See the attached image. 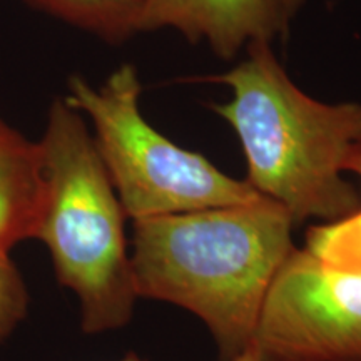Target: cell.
<instances>
[{"instance_id":"6da1fadb","label":"cell","mask_w":361,"mask_h":361,"mask_svg":"<svg viewBox=\"0 0 361 361\" xmlns=\"http://www.w3.org/2000/svg\"><path fill=\"white\" fill-rule=\"evenodd\" d=\"M293 228L288 211L264 196L135 219V295L197 316L229 361L252 340L271 283L296 247Z\"/></svg>"},{"instance_id":"7a4b0ae2","label":"cell","mask_w":361,"mask_h":361,"mask_svg":"<svg viewBox=\"0 0 361 361\" xmlns=\"http://www.w3.org/2000/svg\"><path fill=\"white\" fill-rule=\"evenodd\" d=\"M206 80L231 89V99L213 109L239 137L252 189L283 206L295 224L333 223L360 209V192L343 174L361 139V104L310 97L269 42L250 44L245 61Z\"/></svg>"},{"instance_id":"3957f363","label":"cell","mask_w":361,"mask_h":361,"mask_svg":"<svg viewBox=\"0 0 361 361\" xmlns=\"http://www.w3.org/2000/svg\"><path fill=\"white\" fill-rule=\"evenodd\" d=\"M45 197L35 238L74 293L85 335L124 328L135 301L123 206L84 116L56 99L39 141Z\"/></svg>"},{"instance_id":"277c9868","label":"cell","mask_w":361,"mask_h":361,"mask_svg":"<svg viewBox=\"0 0 361 361\" xmlns=\"http://www.w3.org/2000/svg\"><path fill=\"white\" fill-rule=\"evenodd\" d=\"M141 82L130 64L101 87L71 78L66 101L94 128V141L124 213L133 221L246 204L261 194L204 156L178 146L144 119Z\"/></svg>"},{"instance_id":"5b68a950","label":"cell","mask_w":361,"mask_h":361,"mask_svg":"<svg viewBox=\"0 0 361 361\" xmlns=\"http://www.w3.org/2000/svg\"><path fill=\"white\" fill-rule=\"evenodd\" d=\"M261 361H361V276L295 247L251 340Z\"/></svg>"},{"instance_id":"8992f818","label":"cell","mask_w":361,"mask_h":361,"mask_svg":"<svg viewBox=\"0 0 361 361\" xmlns=\"http://www.w3.org/2000/svg\"><path fill=\"white\" fill-rule=\"evenodd\" d=\"M290 19L284 0H142L135 32L174 29L231 59L245 45L284 34Z\"/></svg>"},{"instance_id":"52a82bcc","label":"cell","mask_w":361,"mask_h":361,"mask_svg":"<svg viewBox=\"0 0 361 361\" xmlns=\"http://www.w3.org/2000/svg\"><path fill=\"white\" fill-rule=\"evenodd\" d=\"M44 197L39 142L0 119V251L35 238Z\"/></svg>"},{"instance_id":"ba28073f","label":"cell","mask_w":361,"mask_h":361,"mask_svg":"<svg viewBox=\"0 0 361 361\" xmlns=\"http://www.w3.org/2000/svg\"><path fill=\"white\" fill-rule=\"evenodd\" d=\"M52 17L79 27L109 42H119L135 32L137 0H25Z\"/></svg>"},{"instance_id":"9c48e42d","label":"cell","mask_w":361,"mask_h":361,"mask_svg":"<svg viewBox=\"0 0 361 361\" xmlns=\"http://www.w3.org/2000/svg\"><path fill=\"white\" fill-rule=\"evenodd\" d=\"M348 171L361 179V139L346 162ZM305 247L331 268L361 276V206L343 219L311 226Z\"/></svg>"},{"instance_id":"30bf717a","label":"cell","mask_w":361,"mask_h":361,"mask_svg":"<svg viewBox=\"0 0 361 361\" xmlns=\"http://www.w3.org/2000/svg\"><path fill=\"white\" fill-rule=\"evenodd\" d=\"M29 291L11 252L0 251V343L13 335L29 313Z\"/></svg>"},{"instance_id":"8fae6325","label":"cell","mask_w":361,"mask_h":361,"mask_svg":"<svg viewBox=\"0 0 361 361\" xmlns=\"http://www.w3.org/2000/svg\"><path fill=\"white\" fill-rule=\"evenodd\" d=\"M229 361H261L258 353H256V350L252 348V345L250 343V345L246 346L245 350L241 351L238 356H234V358H231Z\"/></svg>"},{"instance_id":"7c38bea8","label":"cell","mask_w":361,"mask_h":361,"mask_svg":"<svg viewBox=\"0 0 361 361\" xmlns=\"http://www.w3.org/2000/svg\"><path fill=\"white\" fill-rule=\"evenodd\" d=\"M284 4H286V11L290 13V17H293L298 11H300L303 0H284Z\"/></svg>"},{"instance_id":"4fadbf2b","label":"cell","mask_w":361,"mask_h":361,"mask_svg":"<svg viewBox=\"0 0 361 361\" xmlns=\"http://www.w3.org/2000/svg\"><path fill=\"white\" fill-rule=\"evenodd\" d=\"M117 361H146V360L141 358V356H139L137 353H134V351H130V353L123 356V358L117 360Z\"/></svg>"},{"instance_id":"5bb4252c","label":"cell","mask_w":361,"mask_h":361,"mask_svg":"<svg viewBox=\"0 0 361 361\" xmlns=\"http://www.w3.org/2000/svg\"><path fill=\"white\" fill-rule=\"evenodd\" d=\"M137 2H139V4H141V2H142V0H137Z\"/></svg>"}]
</instances>
